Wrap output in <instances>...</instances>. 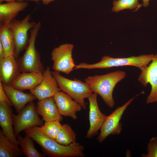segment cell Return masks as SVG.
<instances>
[{"mask_svg":"<svg viewBox=\"0 0 157 157\" xmlns=\"http://www.w3.org/2000/svg\"><path fill=\"white\" fill-rule=\"evenodd\" d=\"M144 157H157V135L151 138L147 146V153L143 154Z\"/></svg>","mask_w":157,"mask_h":157,"instance_id":"26","label":"cell"},{"mask_svg":"<svg viewBox=\"0 0 157 157\" xmlns=\"http://www.w3.org/2000/svg\"><path fill=\"white\" fill-rule=\"evenodd\" d=\"M13 114L11 106L5 102H0V125L2 130L11 142L18 147L13 127Z\"/></svg>","mask_w":157,"mask_h":157,"instance_id":"15","label":"cell"},{"mask_svg":"<svg viewBox=\"0 0 157 157\" xmlns=\"http://www.w3.org/2000/svg\"><path fill=\"white\" fill-rule=\"evenodd\" d=\"M112 11L117 13L124 9L133 10L137 11L142 6L138 2V0H114Z\"/></svg>","mask_w":157,"mask_h":157,"instance_id":"24","label":"cell"},{"mask_svg":"<svg viewBox=\"0 0 157 157\" xmlns=\"http://www.w3.org/2000/svg\"><path fill=\"white\" fill-rule=\"evenodd\" d=\"M36 110L33 101L28 103L18 115H13L15 135L16 137L22 131L35 126L41 127L44 125Z\"/></svg>","mask_w":157,"mask_h":157,"instance_id":"8","label":"cell"},{"mask_svg":"<svg viewBox=\"0 0 157 157\" xmlns=\"http://www.w3.org/2000/svg\"><path fill=\"white\" fill-rule=\"evenodd\" d=\"M0 26V42L3 47L5 57L14 56L15 45L13 33L7 24Z\"/></svg>","mask_w":157,"mask_h":157,"instance_id":"20","label":"cell"},{"mask_svg":"<svg viewBox=\"0 0 157 157\" xmlns=\"http://www.w3.org/2000/svg\"><path fill=\"white\" fill-rule=\"evenodd\" d=\"M139 94L132 98L121 106L117 107L106 117L100 129L97 140L102 142L110 135H118L122 130V124L120 122L122 116L128 106Z\"/></svg>","mask_w":157,"mask_h":157,"instance_id":"7","label":"cell"},{"mask_svg":"<svg viewBox=\"0 0 157 157\" xmlns=\"http://www.w3.org/2000/svg\"><path fill=\"white\" fill-rule=\"evenodd\" d=\"M97 94L96 93L93 92L88 98L89 103L90 127L86 137L88 139L98 134L106 117L105 114L101 112L99 108L97 101Z\"/></svg>","mask_w":157,"mask_h":157,"instance_id":"12","label":"cell"},{"mask_svg":"<svg viewBox=\"0 0 157 157\" xmlns=\"http://www.w3.org/2000/svg\"><path fill=\"white\" fill-rule=\"evenodd\" d=\"M36 108L38 114L42 116V119L45 122H60L63 120L53 97L39 100Z\"/></svg>","mask_w":157,"mask_h":157,"instance_id":"17","label":"cell"},{"mask_svg":"<svg viewBox=\"0 0 157 157\" xmlns=\"http://www.w3.org/2000/svg\"><path fill=\"white\" fill-rule=\"evenodd\" d=\"M42 148L46 156L50 157H83L84 147L76 141L63 145L49 138L41 131L40 127L35 126L24 131Z\"/></svg>","mask_w":157,"mask_h":157,"instance_id":"1","label":"cell"},{"mask_svg":"<svg viewBox=\"0 0 157 157\" xmlns=\"http://www.w3.org/2000/svg\"><path fill=\"white\" fill-rule=\"evenodd\" d=\"M52 74L61 90L68 94L85 110L86 104L84 100L93 92L88 85L76 78L72 80L67 78L58 72L54 71Z\"/></svg>","mask_w":157,"mask_h":157,"instance_id":"5","label":"cell"},{"mask_svg":"<svg viewBox=\"0 0 157 157\" xmlns=\"http://www.w3.org/2000/svg\"><path fill=\"white\" fill-rule=\"evenodd\" d=\"M138 80L144 87L148 83L151 85V90L147 97L146 103H157V54L154 55L149 64L141 70Z\"/></svg>","mask_w":157,"mask_h":157,"instance_id":"10","label":"cell"},{"mask_svg":"<svg viewBox=\"0 0 157 157\" xmlns=\"http://www.w3.org/2000/svg\"><path fill=\"white\" fill-rule=\"evenodd\" d=\"M53 97L61 115L69 117L73 119H77L76 113L82 108L80 104L62 91L56 93Z\"/></svg>","mask_w":157,"mask_h":157,"instance_id":"13","label":"cell"},{"mask_svg":"<svg viewBox=\"0 0 157 157\" xmlns=\"http://www.w3.org/2000/svg\"><path fill=\"white\" fill-rule=\"evenodd\" d=\"M26 1H11L0 4V22L8 24L15 19L19 13L28 6Z\"/></svg>","mask_w":157,"mask_h":157,"instance_id":"19","label":"cell"},{"mask_svg":"<svg viewBox=\"0 0 157 157\" xmlns=\"http://www.w3.org/2000/svg\"><path fill=\"white\" fill-rule=\"evenodd\" d=\"M126 75L125 72L118 70L104 74L89 76L84 80L93 92L99 95L106 105L112 108L115 104L113 97L114 88Z\"/></svg>","mask_w":157,"mask_h":157,"instance_id":"2","label":"cell"},{"mask_svg":"<svg viewBox=\"0 0 157 157\" xmlns=\"http://www.w3.org/2000/svg\"><path fill=\"white\" fill-rule=\"evenodd\" d=\"M42 76L40 83L34 88L30 90V92L33 94L39 101L53 97L56 93L61 91L49 66L44 70Z\"/></svg>","mask_w":157,"mask_h":157,"instance_id":"11","label":"cell"},{"mask_svg":"<svg viewBox=\"0 0 157 157\" xmlns=\"http://www.w3.org/2000/svg\"><path fill=\"white\" fill-rule=\"evenodd\" d=\"M41 26V23L38 22L30 30L28 45L23 56L17 59L21 72H33L42 74L44 70L40 54L35 47L36 40Z\"/></svg>","mask_w":157,"mask_h":157,"instance_id":"4","label":"cell"},{"mask_svg":"<svg viewBox=\"0 0 157 157\" xmlns=\"http://www.w3.org/2000/svg\"><path fill=\"white\" fill-rule=\"evenodd\" d=\"M55 140L58 143L67 145L76 142V133L68 124L62 125Z\"/></svg>","mask_w":157,"mask_h":157,"instance_id":"23","label":"cell"},{"mask_svg":"<svg viewBox=\"0 0 157 157\" xmlns=\"http://www.w3.org/2000/svg\"><path fill=\"white\" fill-rule=\"evenodd\" d=\"M55 0H30L29 1L35 2H37L40 1H42L44 5H47Z\"/></svg>","mask_w":157,"mask_h":157,"instance_id":"28","label":"cell"},{"mask_svg":"<svg viewBox=\"0 0 157 157\" xmlns=\"http://www.w3.org/2000/svg\"><path fill=\"white\" fill-rule=\"evenodd\" d=\"M5 57L4 49L1 43L0 42V60Z\"/></svg>","mask_w":157,"mask_h":157,"instance_id":"29","label":"cell"},{"mask_svg":"<svg viewBox=\"0 0 157 157\" xmlns=\"http://www.w3.org/2000/svg\"><path fill=\"white\" fill-rule=\"evenodd\" d=\"M2 84L3 89L12 106L14 107L18 114L21 111L27 104L37 99L31 92L24 93L13 88L11 85L2 83Z\"/></svg>","mask_w":157,"mask_h":157,"instance_id":"16","label":"cell"},{"mask_svg":"<svg viewBox=\"0 0 157 157\" xmlns=\"http://www.w3.org/2000/svg\"><path fill=\"white\" fill-rule=\"evenodd\" d=\"M154 54L141 55L126 58H114L108 56H103L100 61L90 64L84 62L76 65L74 69H105L114 67L126 66H134L141 71L144 69L150 63L153 59Z\"/></svg>","mask_w":157,"mask_h":157,"instance_id":"3","label":"cell"},{"mask_svg":"<svg viewBox=\"0 0 157 157\" xmlns=\"http://www.w3.org/2000/svg\"><path fill=\"white\" fill-rule=\"evenodd\" d=\"M26 0H0V3H1L3 1H6L7 2H11V1H25Z\"/></svg>","mask_w":157,"mask_h":157,"instance_id":"30","label":"cell"},{"mask_svg":"<svg viewBox=\"0 0 157 157\" xmlns=\"http://www.w3.org/2000/svg\"><path fill=\"white\" fill-rule=\"evenodd\" d=\"M21 148L12 143L0 130V157H17L22 156Z\"/></svg>","mask_w":157,"mask_h":157,"instance_id":"21","label":"cell"},{"mask_svg":"<svg viewBox=\"0 0 157 157\" xmlns=\"http://www.w3.org/2000/svg\"><path fill=\"white\" fill-rule=\"evenodd\" d=\"M42 74L33 72H21L13 82L11 86L13 88L23 91L30 90L34 88L41 82Z\"/></svg>","mask_w":157,"mask_h":157,"instance_id":"18","label":"cell"},{"mask_svg":"<svg viewBox=\"0 0 157 157\" xmlns=\"http://www.w3.org/2000/svg\"><path fill=\"white\" fill-rule=\"evenodd\" d=\"M21 73L18 62L14 56L5 57L0 60V82L11 85Z\"/></svg>","mask_w":157,"mask_h":157,"instance_id":"14","label":"cell"},{"mask_svg":"<svg viewBox=\"0 0 157 157\" xmlns=\"http://www.w3.org/2000/svg\"><path fill=\"white\" fill-rule=\"evenodd\" d=\"M60 122L58 121L45 122L44 125L40 128L47 136L55 140L62 127Z\"/></svg>","mask_w":157,"mask_h":157,"instance_id":"25","label":"cell"},{"mask_svg":"<svg viewBox=\"0 0 157 157\" xmlns=\"http://www.w3.org/2000/svg\"><path fill=\"white\" fill-rule=\"evenodd\" d=\"M143 1L142 5L144 7H146L149 5L150 0H142Z\"/></svg>","mask_w":157,"mask_h":157,"instance_id":"31","label":"cell"},{"mask_svg":"<svg viewBox=\"0 0 157 157\" xmlns=\"http://www.w3.org/2000/svg\"><path fill=\"white\" fill-rule=\"evenodd\" d=\"M31 19L30 14L22 20L15 19L7 24L13 33L15 45L14 56L17 59L21 52L26 49L28 45L29 38L28 31L36 24L34 21L31 22Z\"/></svg>","mask_w":157,"mask_h":157,"instance_id":"6","label":"cell"},{"mask_svg":"<svg viewBox=\"0 0 157 157\" xmlns=\"http://www.w3.org/2000/svg\"><path fill=\"white\" fill-rule=\"evenodd\" d=\"M0 102H5L9 105L12 106L10 100L3 89L1 82H0Z\"/></svg>","mask_w":157,"mask_h":157,"instance_id":"27","label":"cell"},{"mask_svg":"<svg viewBox=\"0 0 157 157\" xmlns=\"http://www.w3.org/2000/svg\"><path fill=\"white\" fill-rule=\"evenodd\" d=\"M18 145L25 156L26 157H44V153L39 152L35 148L32 139L25 133L24 137L18 134L16 137Z\"/></svg>","mask_w":157,"mask_h":157,"instance_id":"22","label":"cell"},{"mask_svg":"<svg viewBox=\"0 0 157 157\" xmlns=\"http://www.w3.org/2000/svg\"><path fill=\"white\" fill-rule=\"evenodd\" d=\"M73 44L65 43L55 47L51 52L53 70L68 74L76 66L72 57Z\"/></svg>","mask_w":157,"mask_h":157,"instance_id":"9","label":"cell"}]
</instances>
